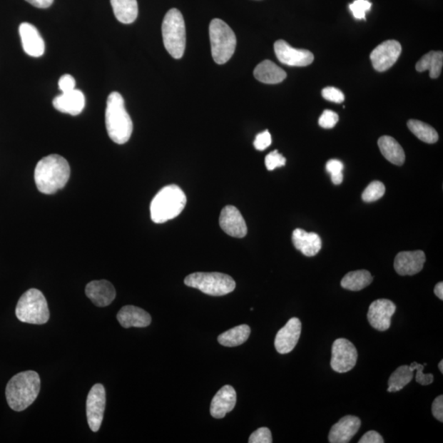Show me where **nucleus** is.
<instances>
[{"label":"nucleus","mask_w":443,"mask_h":443,"mask_svg":"<svg viewBox=\"0 0 443 443\" xmlns=\"http://www.w3.org/2000/svg\"><path fill=\"white\" fill-rule=\"evenodd\" d=\"M69 163L58 155L43 158L35 169V182L38 190L46 195L63 189L70 178Z\"/></svg>","instance_id":"f257e3e1"},{"label":"nucleus","mask_w":443,"mask_h":443,"mask_svg":"<svg viewBox=\"0 0 443 443\" xmlns=\"http://www.w3.org/2000/svg\"><path fill=\"white\" fill-rule=\"evenodd\" d=\"M41 390V379L35 371L21 372L9 380L6 387L9 406L15 412H23L36 401Z\"/></svg>","instance_id":"f03ea898"},{"label":"nucleus","mask_w":443,"mask_h":443,"mask_svg":"<svg viewBox=\"0 0 443 443\" xmlns=\"http://www.w3.org/2000/svg\"><path fill=\"white\" fill-rule=\"evenodd\" d=\"M106 124L108 136L115 143L123 145L130 140L133 123L118 92H112L108 97Z\"/></svg>","instance_id":"7ed1b4c3"},{"label":"nucleus","mask_w":443,"mask_h":443,"mask_svg":"<svg viewBox=\"0 0 443 443\" xmlns=\"http://www.w3.org/2000/svg\"><path fill=\"white\" fill-rule=\"evenodd\" d=\"M187 205V196L177 185L163 188L151 204V217L156 223L173 220L183 212Z\"/></svg>","instance_id":"20e7f679"},{"label":"nucleus","mask_w":443,"mask_h":443,"mask_svg":"<svg viewBox=\"0 0 443 443\" xmlns=\"http://www.w3.org/2000/svg\"><path fill=\"white\" fill-rule=\"evenodd\" d=\"M162 35L164 46L170 56L176 59L182 58L185 52L187 35L183 16L178 9H172L164 16Z\"/></svg>","instance_id":"39448f33"},{"label":"nucleus","mask_w":443,"mask_h":443,"mask_svg":"<svg viewBox=\"0 0 443 443\" xmlns=\"http://www.w3.org/2000/svg\"><path fill=\"white\" fill-rule=\"evenodd\" d=\"M16 316L26 324H46L51 315L45 295L38 289H29L20 297L16 307Z\"/></svg>","instance_id":"423d86ee"},{"label":"nucleus","mask_w":443,"mask_h":443,"mask_svg":"<svg viewBox=\"0 0 443 443\" xmlns=\"http://www.w3.org/2000/svg\"><path fill=\"white\" fill-rule=\"evenodd\" d=\"M210 38L215 62L218 64L228 62L237 46V38L231 27L221 19H213L210 24Z\"/></svg>","instance_id":"0eeeda50"},{"label":"nucleus","mask_w":443,"mask_h":443,"mask_svg":"<svg viewBox=\"0 0 443 443\" xmlns=\"http://www.w3.org/2000/svg\"><path fill=\"white\" fill-rule=\"evenodd\" d=\"M184 283L212 297H222L231 293L236 288L233 278L221 273H191L185 278Z\"/></svg>","instance_id":"6e6552de"},{"label":"nucleus","mask_w":443,"mask_h":443,"mask_svg":"<svg viewBox=\"0 0 443 443\" xmlns=\"http://www.w3.org/2000/svg\"><path fill=\"white\" fill-rule=\"evenodd\" d=\"M358 358L357 350L345 338H339L332 344L331 367L337 373H347L352 370Z\"/></svg>","instance_id":"1a4fd4ad"},{"label":"nucleus","mask_w":443,"mask_h":443,"mask_svg":"<svg viewBox=\"0 0 443 443\" xmlns=\"http://www.w3.org/2000/svg\"><path fill=\"white\" fill-rule=\"evenodd\" d=\"M106 404V392L105 387L101 384L93 386L86 400L87 421H88L90 429L93 432H98L101 429Z\"/></svg>","instance_id":"9d476101"},{"label":"nucleus","mask_w":443,"mask_h":443,"mask_svg":"<svg viewBox=\"0 0 443 443\" xmlns=\"http://www.w3.org/2000/svg\"><path fill=\"white\" fill-rule=\"evenodd\" d=\"M402 51L401 44L397 41L382 42L370 54L372 65L377 72H385L396 63Z\"/></svg>","instance_id":"9b49d317"},{"label":"nucleus","mask_w":443,"mask_h":443,"mask_svg":"<svg viewBox=\"0 0 443 443\" xmlns=\"http://www.w3.org/2000/svg\"><path fill=\"white\" fill-rule=\"evenodd\" d=\"M275 51L279 61L291 67H306L315 59L314 54L307 49H295L283 40L275 43Z\"/></svg>","instance_id":"f8f14e48"},{"label":"nucleus","mask_w":443,"mask_h":443,"mask_svg":"<svg viewBox=\"0 0 443 443\" xmlns=\"http://www.w3.org/2000/svg\"><path fill=\"white\" fill-rule=\"evenodd\" d=\"M396 312V305L387 299L377 300L370 306L367 318L375 330L386 331L391 326L392 317Z\"/></svg>","instance_id":"ddd939ff"},{"label":"nucleus","mask_w":443,"mask_h":443,"mask_svg":"<svg viewBox=\"0 0 443 443\" xmlns=\"http://www.w3.org/2000/svg\"><path fill=\"white\" fill-rule=\"evenodd\" d=\"M300 333H302V322L297 318L289 320L287 325L277 333L275 341L277 352L282 355L291 352L297 346Z\"/></svg>","instance_id":"4468645a"},{"label":"nucleus","mask_w":443,"mask_h":443,"mask_svg":"<svg viewBox=\"0 0 443 443\" xmlns=\"http://www.w3.org/2000/svg\"><path fill=\"white\" fill-rule=\"evenodd\" d=\"M426 256L422 250L402 251L394 260V269L399 275L412 276L422 271Z\"/></svg>","instance_id":"2eb2a0df"},{"label":"nucleus","mask_w":443,"mask_h":443,"mask_svg":"<svg viewBox=\"0 0 443 443\" xmlns=\"http://www.w3.org/2000/svg\"><path fill=\"white\" fill-rule=\"evenodd\" d=\"M220 224L223 231L233 238H243L248 233V226L242 213L233 205L223 208Z\"/></svg>","instance_id":"dca6fc26"},{"label":"nucleus","mask_w":443,"mask_h":443,"mask_svg":"<svg viewBox=\"0 0 443 443\" xmlns=\"http://www.w3.org/2000/svg\"><path fill=\"white\" fill-rule=\"evenodd\" d=\"M21 45L26 54L31 57H41L45 54V41L35 26L24 23L19 26Z\"/></svg>","instance_id":"f3484780"},{"label":"nucleus","mask_w":443,"mask_h":443,"mask_svg":"<svg viewBox=\"0 0 443 443\" xmlns=\"http://www.w3.org/2000/svg\"><path fill=\"white\" fill-rule=\"evenodd\" d=\"M86 295L98 307H106L116 297V291L111 282L106 280H98L87 284Z\"/></svg>","instance_id":"a211bd4d"},{"label":"nucleus","mask_w":443,"mask_h":443,"mask_svg":"<svg viewBox=\"0 0 443 443\" xmlns=\"http://www.w3.org/2000/svg\"><path fill=\"white\" fill-rule=\"evenodd\" d=\"M361 421L353 415H347L332 427L328 440L331 443H347L357 434Z\"/></svg>","instance_id":"6ab92c4d"},{"label":"nucleus","mask_w":443,"mask_h":443,"mask_svg":"<svg viewBox=\"0 0 443 443\" xmlns=\"http://www.w3.org/2000/svg\"><path fill=\"white\" fill-rule=\"evenodd\" d=\"M237 393L232 386L226 385L213 397L210 404V414L213 418L223 419L236 406Z\"/></svg>","instance_id":"aec40b11"},{"label":"nucleus","mask_w":443,"mask_h":443,"mask_svg":"<svg viewBox=\"0 0 443 443\" xmlns=\"http://www.w3.org/2000/svg\"><path fill=\"white\" fill-rule=\"evenodd\" d=\"M86 100L83 93L74 90L68 93H62L54 98L53 106L58 111L76 116L83 111Z\"/></svg>","instance_id":"412c9836"},{"label":"nucleus","mask_w":443,"mask_h":443,"mask_svg":"<svg viewBox=\"0 0 443 443\" xmlns=\"http://www.w3.org/2000/svg\"><path fill=\"white\" fill-rule=\"evenodd\" d=\"M292 243L295 249L308 257L316 255L322 248V240L318 234L307 233L300 228L294 230Z\"/></svg>","instance_id":"4be33fe9"},{"label":"nucleus","mask_w":443,"mask_h":443,"mask_svg":"<svg viewBox=\"0 0 443 443\" xmlns=\"http://www.w3.org/2000/svg\"><path fill=\"white\" fill-rule=\"evenodd\" d=\"M117 319L119 324L125 328L131 327H146L151 324L149 313L136 306L126 305L119 310Z\"/></svg>","instance_id":"5701e85b"},{"label":"nucleus","mask_w":443,"mask_h":443,"mask_svg":"<svg viewBox=\"0 0 443 443\" xmlns=\"http://www.w3.org/2000/svg\"><path fill=\"white\" fill-rule=\"evenodd\" d=\"M254 76L257 80L265 84H278L287 78L285 71L270 60H265L257 65Z\"/></svg>","instance_id":"b1692460"},{"label":"nucleus","mask_w":443,"mask_h":443,"mask_svg":"<svg viewBox=\"0 0 443 443\" xmlns=\"http://www.w3.org/2000/svg\"><path fill=\"white\" fill-rule=\"evenodd\" d=\"M380 150L387 161L397 166H403L406 155L398 142L389 136H381L377 141Z\"/></svg>","instance_id":"393cba45"},{"label":"nucleus","mask_w":443,"mask_h":443,"mask_svg":"<svg viewBox=\"0 0 443 443\" xmlns=\"http://www.w3.org/2000/svg\"><path fill=\"white\" fill-rule=\"evenodd\" d=\"M113 14L120 23L131 24L138 16V4L136 0H111Z\"/></svg>","instance_id":"a878e982"},{"label":"nucleus","mask_w":443,"mask_h":443,"mask_svg":"<svg viewBox=\"0 0 443 443\" xmlns=\"http://www.w3.org/2000/svg\"><path fill=\"white\" fill-rule=\"evenodd\" d=\"M442 65L443 53L442 51H431L420 58L415 66V68L419 73L429 70L430 78L436 79L442 73Z\"/></svg>","instance_id":"bb28decb"},{"label":"nucleus","mask_w":443,"mask_h":443,"mask_svg":"<svg viewBox=\"0 0 443 443\" xmlns=\"http://www.w3.org/2000/svg\"><path fill=\"white\" fill-rule=\"evenodd\" d=\"M373 279L367 270L350 272L342 278L341 286L349 291L358 292L370 285Z\"/></svg>","instance_id":"cd10ccee"},{"label":"nucleus","mask_w":443,"mask_h":443,"mask_svg":"<svg viewBox=\"0 0 443 443\" xmlns=\"http://www.w3.org/2000/svg\"><path fill=\"white\" fill-rule=\"evenodd\" d=\"M250 327L243 325L235 327L218 336V341L222 346L227 347H238L248 340Z\"/></svg>","instance_id":"c85d7f7f"},{"label":"nucleus","mask_w":443,"mask_h":443,"mask_svg":"<svg viewBox=\"0 0 443 443\" xmlns=\"http://www.w3.org/2000/svg\"><path fill=\"white\" fill-rule=\"evenodd\" d=\"M414 371L409 366L402 365L393 372L388 380V392H397L403 389L413 380Z\"/></svg>","instance_id":"c756f323"},{"label":"nucleus","mask_w":443,"mask_h":443,"mask_svg":"<svg viewBox=\"0 0 443 443\" xmlns=\"http://www.w3.org/2000/svg\"><path fill=\"white\" fill-rule=\"evenodd\" d=\"M407 126L409 131L425 143L434 144L439 141V134L429 124L419 121V120L410 119Z\"/></svg>","instance_id":"7c9ffc66"},{"label":"nucleus","mask_w":443,"mask_h":443,"mask_svg":"<svg viewBox=\"0 0 443 443\" xmlns=\"http://www.w3.org/2000/svg\"><path fill=\"white\" fill-rule=\"evenodd\" d=\"M385 194V185L379 180H374L362 194V199L365 202H374L382 198Z\"/></svg>","instance_id":"2f4dec72"},{"label":"nucleus","mask_w":443,"mask_h":443,"mask_svg":"<svg viewBox=\"0 0 443 443\" xmlns=\"http://www.w3.org/2000/svg\"><path fill=\"white\" fill-rule=\"evenodd\" d=\"M326 169L327 173L331 174V179L333 184L340 185L343 180V163L337 160L327 161Z\"/></svg>","instance_id":"473e14b6"},{"label":"nucleus","mask_w":443,"mask_h":443,"mask_svg":"<svg viewBox=\"0 0 443 443\" xmlns=\"http://www.w3.org/2000/svg\"><path fill=\"white\" fill-rule=\"evenodd\" d=\"M372 4L368 0H355L349 5L354 18L357 20H366L365 14L370 10Z\"/></svg>","instance_id":"72a5a7b5"},{"label":"nucleus","mask_w":443,"mask_h":443,"mask_svg":"<svg viewBox=\"0 0 443 443\" xmlns=\"http://www.w3.org/2000/svg\"><path fill=\"white\" fill-rule=\"evenodd\" d=\"M410 370L412 371L417 370V376H415V380L418 382V384L421 385H429L434 380V377L432 374H424V365L418 364L417 362H413L409 365Z\"/></svg>","instance_id":"f704fd0d"},{"label":"nucleus","mask_w":443,"mask_h":443,"mask_svg":"<svg viewBox=\"0 0 443 443\" xmlns=\"http://www.w3.org/2000/svg\"><path fill=\"white\" fill-rule=\"evenodd\" d=\"M286 161V158L276 150L266 156L265 166L268 170L273 171L277 168L285 166Z\"/></svg>","instance_id":"c9c22d12"},{"label":"nucleus","mask_w":443,"mask_h":443,"mask_svg":"<svg viewBox=\"0 0 443 443\" xmlns=\"http://www.w3.org/2000/svg\"><path fill=\"white\" fill-rule=\"evenodd\" d=\"M338 120L339 117L337 113L326 109L319 119V124L322 128L331 129L335 127Z\"/></svg>","instance_id":"e433bc0d"},{"label":"nucleus","mask_w":443,"mask_h":443,"mask_svg":"<svg viewBox=\"0 0 443 443\" xmlns=\"http://www.w3.org/2000/svg\"><path fill=\"white\" fill-rule=\"evenodd\" d=\"M250 443H271L273 442L271 431L263 427L254 432L249 439Z\"/></svg>","instance_id":"4c0bfd02"},{"label":"nucleus","mask_w":443,"mask_h":443,"mask_svg":"<svg viewBox=\"0 0 443 443\" xmlns=\"http://www.w3.org/2000/svg\"><path fill=\"white\" fill-rule=\"evenodd\" d=\"M322 96L326 101L340 103L344 101L345 96L343 93L335 87H325L322 91Z\"/></svg>","instance_id":"58836bf2"},{"label":"nucleus","mask_w":443,"mask_h":443,"mask_svg":"<svg viewBox=\"0 0 443 443\" xmlns=\"http://www.w3.org/2000/svg\"><path fill=\"white\" fill-rule=\"evenodd\" d=\"M271 143V135L270 131L268 130L257 135L254 141L255 149L258 151H265L268 147L270 146Z\"/></svg>","instance_id":"ea45409f"},{"label":"nucleus","mask_w":443,"mask_h":443,"mask_svg":"<svg viewBox=\"0 0 443 443\" xmlns=\"http://www.w3.org/2000/svg\"><path fill=\"white\" fill-rule=\"evenodd\" d=\"M59 90L62 93H68L75 90L76 81L73 76L65 74L58 81Z\"/></svg>","instance_id":"a19ab883"},{"label":"nucleus","mask_w":443,"mask_h":443,"mask_svg":"<svg viewBox=\"0 0 443 443\" xmlns=\"http://www.w3.org/2000/svg\"><path fill=\"white\" fill-rule=\"evenodd\" d=\"M432 412L434 418L443 422V396L437 397L432 404Z\"/></svg>","instance_id":"79ce46f5"},{"label":"nucleus","mask_w":443,"mask_h":443,"mask_svg":"<svg viewBox=\"0 0 443 443\" xmlns=\"http://www.w3.org/2000/svg\"><path fill=\"white\" fill-rule=\"evenodd\" d=\"M384 439L375 431H369L361 437L359 443H384Z\"/></svg>","instance_id":"37998d69"},{"label":"nucleus","mask_w":443,"mask_h":443,"mask_svg":"<svg viewBox=\"0 0 443 443\" xmlns=\"http://www.w3.org/2000/svg\"><path fill=\"white\" fill-rule=\"evenodd\" d=\"M26 1L38 9H47L54 3V0H26Z\"/></svg>","instance_id":"c03bdc74"},{"label":"nucleus","mask_w":443,"mask_h":443,"mask_svg":"<svg viewBox=\"0 0 443 443\" xmlns=\"http://www.w3.org/2000/svg\"><path fill=\"white\" fill-rule=\"evenodd\" d=\"M434 293L440 300H443V283L440 282L437 284L434 288Z\"/></svg>","instance_id":"a18cd8bd"},{"label":"nucleus","mask_w":443,"mask_h":443,"mask_svg":"<svg viewBox=\"0 0 443 443\" xmlns=\"http://www.w3.org/2000/svg\"><path fill=\"white\" fill-rule=\"evenodd\" d=\"M439 369L441 372V373H443V360L440 361V363L439 364Z\"/></svg>","instance_id":"49530a36"}]
</instances>
